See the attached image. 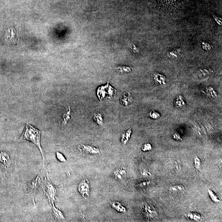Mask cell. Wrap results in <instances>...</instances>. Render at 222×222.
Listing matches in <instances>:
<instances>
[{
	"label": "cell",
	"mask_w": 222,
	"mask_h": 222,
	"mask_svg": "<svg viewBox=\"0 0 222 222\" xmlns=\"http://www.w3.org/2000/svg\"><path fill=\"white\" fill-rule=\"evenodd\" d=\"M0 162L4 165H8L10 162V159L8 154L5 152L0 153Z\"/></svg>",
	"instance_id": "ba28073f"
},
{
	"label": "cell",
	"mask_w": 222,
	"mask_h": 222,
	"mask_svg": "<svg viewBox=\"0 0 222 222\" xmlns=\"http://www.w3.org/2000/svg\"><path fill=\"white\" fill-rule=\"evenodd\" d=\"M132 133V130L131 129H130L127 130L124 134L122 135L121 138V143L123 144H126L128 143V140L130 138V136Z\"/></svg>",
	"instance_id": "9c48e42d"
},
{
	"label": "cell",
	"mask_w": 222,
	"mask_h": 222,
	"mask_svg": "<svg viewBox=\"0 0 222 222\" xmlns=\"http://www.w3.org/2000/svg\"><path fill=\"white\" fill-rule=\"evenodd\" d=\"M119 71L121 72H129L131 70V69L129 67H119Z\"/></svg>",
	"instance_id": "cb8c5ba5"
},
{
	"label": "cell",
	"mask_w": 222,
	"mask_h": 222,
	"mask_svg": "<svg viewBox=\"0 0 222 222\" xmlns=\"http://www.w3.org/2000/svg\"><path fill=\"white\" fill-rule=\"evenodd\" d=\"M93 119L99 125L102 126L103 124L102 115L100 113H97L95 114L93 116Z\"/></svg>",
	"instance_id": "4fadbf2b"
},
{
	"label": "cell",
	"mask_w": 222,
	"mask_h": 222,
	"mask_svg": "<svg viewBox=\"0 0 222 222\" xmlns=\"http://www.w3.org/2000/svg\"><path fill=\"white\" fill-rule=\"evenodd\" d=\"M186 217L188 219L195 222L200 221L202 220V217L200 214L195 212H190L187 214Z\"/></svg>",
	"instance_id": "52a82bcc"
},
{
	"label": "cell",
	"mask_w": 222,
	"mask_h": 222,
	"mask_svg": "<svg viewBox=\"0 0 222 222\" xmlns=\"http://www.w3.org/2000/svg\"><path fill=\"white\" fill-rule=\"evenodd\" d=\"M112 205L115 210L119 212H125L126 211V208L119 202H113L112 204Z\"/></svg>",
	"instance_id": "7c38bea8"
},
{
	"label": "cell",
	"mask_w": 222,
	"mask_h": 222,
	"mask_svg": "<svg viewBox=\"0 0 222 222\" xmlns=\"http://www.w3.org/2000/svg\"><path fill=\"white\" fill-rule=\"evenodd\" d=\"M173 137L174 139L176 140H182V138H181V136H180V134L177 133H174L173 134Z\"/></svg>",
	"instance_id": "d4e9b609"
},
{
	"label": "cell",
	"mask_w": 222,
	"mask_h": 222,
	"mask_svg": "<svg viewBox=\"0 0 222 222\" xmlns=\"http://www.w3.org/2000/svg\"><path fill=\"white\" fill-rule=\"evenodd\" d=\"M41 133L40 130L27 123L24 132L20 137V140L30 141L35 144L40 150L44 159V154L40 145Z\"/></svg>",
	"instance_id": "6da1fadb"
},
{
	"label": "cell",
	"mask_w": 222,
	"mask_h": 222,
	"mask_svg": "<svg viewBox=\"0 0 222 222\" xmlns=\"http://www.w3.org/2000/svg\"><path fill=\"white\" fill-rule=\"evenodd\" d=\"M70 111L71 110H70V107L69 106L68 108L67 109L62 116V118H63L62 125H65L66 124L69 119L70 118Z\"/></svg>",
	"instance_id": "30bf717a"
},
{
	"label": "cell",
	"mask_w": 222,
	"mask_h": 222,
	"mask_svg": "<svg viewBox=\"0 0 222 222\" xmlns=\"http://www.w3.org/2000/svg\"><path fill=\"white\" fill-rule=\"evenodd\" d=\"M79 190L81 194L82 195L84 198H88L89 196V192L90 191V187L87 181L85 180L81 183H80L79 186Z\"/></svg>",
	"instance_id": "5b68a950"
},
{
	"label": "cell",
	"mask_w": 222,
	"mask_h": 222,
	"mask_svg": "<svg viewBox=\"0 0 222 222\" xmlns=\"http://www.w3.org/2000/svg\"><path fill=\"white\" fill-rule=\"evenodd\" d=\"M42 187L45 194L48 197L49 200L53 204V202L55 200L56 193V189L55 186L52 183L48 178L43 182Z\"/></svg>",
	"instance_id": "7a4b0ae2"
},
{
	"label": "cell",
	"mask_w": 222,
	"mask_h": 222,
	"mask_svg": "<svg viewBox=\"0 0 222 222\" xmlns=\"http://www.w3.org/2000/svg\"><path fill=\"white\" fill-rule=\"evenodd\" d=\"M120 100L121 103L125 106L130 105L134 101L131 93L128 92H124L120 98Z\"/></svg>",
	"instance_id": "8992f818"
},
{
	"label": "cell",
	"mask_w": 222,
	"mask_h": 222,
	"mask_svg": "<svg viewBox=\"0 0 222 222\" xmlns=\"http://www.w3.org/2000/svg\"><path fill=\"white\" fill-rule=\"evenodd\" d=\"M143 213L145 217L149 220H154L158 216V213L156 209L153 206L150 204H144L143 208Z\"/></svg>",
	"instance_id": "3957f363"
},
{
	"label": "cell",
	"mask_w": 222,
	"mask_h": 222,
	"mask_svg": "<svg viewBox=\"0 0 222 222\" xmlns=\"http://www.w3.org/2000/svg\"><path fill=\"white\" fill-rule=\"evenodd\" d=\"M142 175L144 177H148L151 176V174L150 172L144 170L143 171V173H142Z\"/></svg>",
	"instance_id": "484cf974"
},
{
	"label": "cell",
	"mask_w": 222,
	"mask_h": 222,
	"mask_svg": "<svg viewBox=\"0 0 222 222\" xmlns=\"http://www.w3.org/2000/svg\"><path fill=\"white\" fill-rule=\"evenodd\" d=\"M194 166L197 170H200L201 168V161L198 157H195L194 158Z\"/></svg>",
	"instance_id": "d6986e66"
},
{
	"label": "cell",
	"mask_w": 222,
	"mask_h": 222,
	"mask_svg": "<svg viewBox=\"0 0 222 222\" xmlns=\"http://www.w3.org/2000/svg\"><path fill=\"white\" fill-rule=\"evenodd\" d=\"M155 81L160 84H165V78L164 76L159 74H156L154 76Z\"/></svg>",
	"instance_id": "9a60e30c"
},
{
	"label": "cell",
	"mask_w": 222,
	"mask_h": 222,
	"mask_svg": "<svg viewBox=\"0 0 222 222\" xmlns=\"http://www.w3.org/2000/svg\"><path fill=\"white\" fill-rule=\"evenodd\" d=\"M208 190L209 196L214 202H215V203H219V202H221L220 199L218 198L217 195L212 190L208 189Z\"/></svg>",
	"instance_id": "2e32d148"
},
{
	"label": "cell",
	"mask_w": 222,
	"mask_h": 222,
	"mask_svg": "<svg viewBox=\"0 0 222 222\" xmlns=\"http://www.w3.org/2000/svg\"><path fill=\"white\" fill-rule=\"evenodd\" d=\"M174 103L175 106L178 108H182V107H184L185 105L184 100L181 96H179L177 98Z\"/></svg>",
	"instance_id": "5bb4252c"
},
{
	"label": "cell",
	"mask_w": 222,
	"mask_h": 222,
	"mask_svg": "<svg viewBox=\"0 0 222 222\" xmlns=\"http://www.w3.org/2000/svg\"><path fill=\"white\" fill-rule=\"evenodd\" d=\"M53 214H54V217L57 219L61 220H63L64 219V217L62 214V212L59 211L58 209H56L55 207H53L52 209Z\"/></svg>",
	"instance_id": "ac0fdd59"
},
{
	"label": "cell",
	"mask_w": 222,
	"mask_h": 222,
	"mask_svg": "<svg viewBox=\"0 0 222 222\" xmlns=\"http://www.w3.org/2000/svg\"><path fill=\"white\" fill-rule=\"evenodd\" d=\"M149 115L150 117L152 119H159L160 117V114L155 111H151L150 112Z\"/></svg>",
	"instance_id": "ffe728a7"
},
{
	"label": "cell",
	"mask_w": 222,
	"mask_h": 222,
	"mask_svg": "<svg viewBox=\"0 0 222 222\" xmlns=\"http://www.w3.org/2000/svg\"><path fill=\"white\" fill-rule=\"evenodd\" d=\"M79 150L81 152L88 154H95L100 153L98 148L89 145H81L79 146Z\"/></svg>",
	"instance_id": "277c9868"
},
{
	"label": "cell",
	"mask_w": 222,
	"mask_h": 222,
	"mask_svg": "<svg viewBox=\"0 0 222 222\" xmlns=\"http://www.w3.org/2000/svg\"><path fill=\"white\" fill-rule=\"evenodd\" d=\"M152 149V146L150 144L147 143L144 144L142 147V151H150Z\"/></svg>",
	"instance_id": "44dd1931"
},
{
	"label": "cell",
	"mask_w": 222,
	"mask_h": 222,
	"mask_svg": "<svg viewBox=\"0 0 222 222\" xmlns=\"http://www.w3.org/2000/svg\"><path fill=\"white\" fill-rule=\"evenodd\" d=\"M169 190L172 193L181 192L185 190V188L182 185H176L170 187Z\"/></svg>",
	"instance_id": "8fae6325"
},
{
	"label": "cell",
	"mask_w": 222,
	"mask_h": 222,
	"mask_svg": "<svg viewBox=\"0 0 222 222\" xmlns=\"http://www.w3.org/2000/svg\"><path fill=\"white\" fill-rule=\"evenodd\" d=\"M126 171L122 169H118L114 172V176L116 180H121L122 177L125 175Z\"/></svg>",
	"instance_id": "e0dca14e"
},
{
	"label": "cell",
	"mask_w": 222,
	"mask_h": 222,
	"mask_svg": "<svg viewBox=\"0 0 222 222\" xmlns=\"http://www.w3.org/2000/svg\"><path fill=\"white\" fill-rule=\"evenodd\" d=\"M56 157L59 161L62 162H66V158L61 153L56 152Z\"/></svg>",
	"instance_id": "7402d4cb"
},
{
	"label": "cell",
	"mask_w": 222,
	"mask_h": 222,
	"mask_svg": "<svg viewBox=\"0 0 222 222\" xmlns=\"http://www.w3.org/2000/svg\"><path fill=\"white\" fill-rule=\"evenodd\" d=\"M151 181H147L140 183L137 184V185L139 187H142L149 186V185H151Z\"/></svg>",
	"instance_id": "603a6c76"
}]
</instances>
